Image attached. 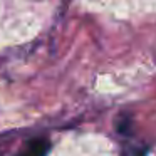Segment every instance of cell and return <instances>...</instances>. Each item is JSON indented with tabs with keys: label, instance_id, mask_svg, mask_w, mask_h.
I'll use <instances>...</instances> for the list:
<instances>
[{
	"label": "cell",
	"instance_id": "obj_1",
	"mask_svg": "<svg viewBox=\"0 0 156 156\" xmlns=\"http://www.w3.org/2000/svg\"><path fill=\"white\" fill-rule=\"evenodd\" d=\"M49 151V143L45 139H34L22 151L20 156H45Z\"/></svg>",
	"mask_w": 156,
	"mask_h": 156
}]
</instances>
